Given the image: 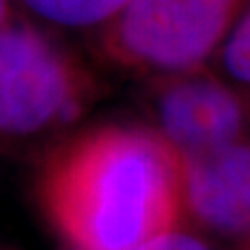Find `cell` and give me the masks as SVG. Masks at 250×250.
I'll use <instances>...</instances> for the list:
<instances>
[{
	"mask_svg": "<svg viewBox=\"0 0 250 250\" xmlns=\"http://www.w3.org/2000/svg\"><path fill=\"white\" fill-rule=\"evenodd\" d=\"M50 205L77 250H138L177 228L182 161L159 134L98 131L62 156Z\"/></svg>",
	"mask_w": 250,
	"mask_h": 250,
	"instance_id": "obj_1",
	"label": "cell"
},
{
	"mask_svg": "<svg viewBox=\"0 0 250 250\" xmlns=\"http://www.w3.org/2000/svg\"><path fill=\"white\" fill-rule=\"evenodd\" d=\"M246 0H127L108 23L123 61L152 71L194 73L221 48Z\"/></svg>",
	"mask_w": 250,
	"mask_h": 250,
	"instance_id": "obj_2",
	"label": "cell"
},
{
	"mask_svg": "<svg viewBox=\"0 0 250 250\" xmlns=\"http://www.w3.org/2000/svg\"><path fill=\"white\" fill-rule=\"evenodd\" d=\"M82 83L48 36L27 21L0 29V136L31 138L80 108Z\"/></svg>",
	"mask_w": 250,
	"mask_h": 250,
	"instance_id": "obj_3",
	"label": "cell"
},
{
	"mask_svg": "<svg viewBox=\"0 0 250 250\" xmlns=\"http://www.w3.org/2000/svg\"><path fill=\"white\" fill-rule=\"evenodd\" d=\"M244 117L236 92L196 71L177 75L156 96L159 136L179 159L207 154L242 140Z\"/></svg>",
	"mask_w": 250,
	"mask_h": 250,
	"instance_id": "obj_4",
	"label": "cell"
},
{
	"mask_svg": "<svg viewBox=\"0 0 250 250\" xmlns=\"http://www.w3.org/2000/svg\"><path fill=\"white\" fill-rule=\"evenodd\" d=\"M179 161L188 213L219 236H250V144L238 140Z\"/></svg>",
	"mask_w": 250,
	"mask_h": 250,
	"instance_id": "obj_5",
	"label": "cell"
},
{
	"mask_svg": "<svg viewBox=\"0 0 250 250\" xmlns=\"http://www.w3.org/2000/svg\"><path fill=\"white\" fill-rule=\"evenodd\" d=\"M38 21L61 29L106 27L127 0H15Z\"/></svg>",
	"mask_w": 250,
	"mask_h": 250,
	"instance_id": "obj_6",
	"label": "cell"
},
{
	"mask_svg": "<svg viewBox=\"0 0 250 250\" xmlns=\"http://www.w3.org/2000/svg\"><path fill=\"white\" fill-rule=\"evenodd\" d=\"M221 62L231 80L250 85V0H246L221 46Z\"/></svg>",
	"mask_w": 250,
	"mask_h": 250,
	"instance_id": "obj_7",
	"label": "cell"
},
{
	"mask_svg": "<svg viewBox=\"0 0 250 250\" xmlns=\"http://www.w3.org/2000/svg\"><path fill=\"white\" fill-rule=\"evenodd\" d=\"M138 250H210V248L198 236L175 228V229H169L165 233H161V236L152 238Z\"/></svg>",
	"mask_w": 250,
	"mask_h": 250,
	"instance_id": "obj_8",
	"label": "cell"
},
{
	"mask_svg": "<svg viewBox=\"0 0 250 250\" xmlns=\"http://www.w3.org/2000/svg\"><path fill=\"white\" fill-rule=\"evenodd\" d=\"M11 19V0H0V29Z\"/></svg>",
	"mask_w": 250,
	"mask_h": 250,
	"instance_id": "obj_9",
	"label": "cell"
}]
</instances>
